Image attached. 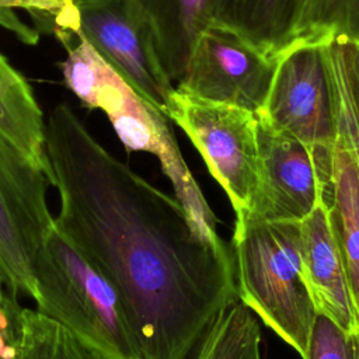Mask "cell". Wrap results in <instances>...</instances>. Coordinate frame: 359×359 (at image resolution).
Listing matches in <instances>:
<instances>
[{"label":"cell","mask_w":359,"mask_h":359,"mask_svg":"<svg viewBox=\"0 0 359 359\" xmlns=\"http://www.w3.org/2000/svg\"><path fill=\"white\" fill-rule=\"evenodd\" d=\"M72 34L84 38L133 90L164 111L175 88L135 0H76Z\"/></svg>","instance_id":"cell-8"},{"label":"cell","mask_w":359,"mask_h":359,"mask_svg":"<svg viewBox=\"0 0 359 359\" xmlns=\"http://www.w3.org/2000/svg\"><path fill=\"white\" fill-rule=\"evenodd\" d=\"M358 359H359V353H358Z\"/></svg>","instance_id":"cell-23"},{"label":"cell","mask_w":359,"mask_h":359,"mask_svg":"<svg viewBox=\"0 0 359 359\" xmlns=\"http://www.w3.org/2000/svg\"><path fill=\"white\" fill-rule=\"evenodd\" d=\"M309 0H208L213 24L226 27L269 57L294 41Z\"/></svg>","instance_id":"cell-12"},{"label":"cell","mask_w":359,"mask_h":359,"mask_svg":"<svg viewBox=\"0 0 359 359\" xmlns=\"http://www.w3.org/2000/svg\"><path fill=\"white\" fill-rule=\"evenodd\" d=\"M276 62L240 34L212 22L199 35L175 88L257 114L266 101Z\"/></svg>","instance_id":"cell-9"},{"label":"cell","mask_w":359,"mask_h":359,"mask_svg":"<svg viewBox=\"0 0 359 359\" xmlns=\"http://www.w3.org/2000/svg\"><path fill=\"white\" fill-rule=\"evenodd\" d=\"M20 359H114L84 342L59 321L22 309Z\"/></svg>","instance_id":"cell-18"},{"label":"cell","mask_w":359,"mask_h":359,"mask_svg":"<svg viewBox=\"0 0 359 359\" xmlns=\"http://www.w3.org/2000/svg\"><path fill=\"white\" fill-rule=\"evenodd\" d=\"M257 114L310 149L327 188L337 123L323 42L296 41L279 55L266 101Z\"/></svg>","instance_id":"cell-6"},{"label":"cell","mask_w":359,"mask_h":359,"mask_svg":"<svg viewBox=\"0 0 359 359\" xmlns=\"http://www.w3.org/2000/svg\"><path fill=\"white\" fill-rule=\"evenodd\" d=\"M230 248L238 297L304 358L317 311L302 273L299 223L236 216Z\"/></svg>","instance_id":"cell-3"},{"label":"cell","mask_w":359,"mask_h":359,"mask_svg":"<svg viewBox=\"0 0 359 359\" xmlns=\"http://www.w3.org/2000/svg\"><path fill=\"white\" fill-rule=\"evenodd\" d=\"M335 34L359 36V0H309L296 41L321 42Z\"/></svg>","instance_id":"cell-19"},{"label":"cell","mask_w":359,"mask_h":359,"mask_svg":"<svg viewBox=\"0 0 359 359\" xmlns=\"http://www.w3.org/2000/svg\"><path fill=\"white\" fill-rule=\"evenodd\" d=\"M163 114L178 125L227 194L236 216L254 209L259 184L257 114L177 88Z\"/></svg>","instance_id":"cell-5"},{"label":"cell","mask_w":359,"mask_h":359,"mask_svg":"<svg viewBox=\"0 0 359 359\" xmlns=\"http://www.w3.org/2000/svg\"><path fill=\"white\" fill-rule=\"evenodd\" d=\"M28 11L35 20L50 21L56 35L69 45L76 0H0V25L15 32L27 43H36L38 32L24 25L13 10Z\"/></svg>","instance_id":"cell-20"},{"label":"cell","mask_w":359,"mask_h":359,"mask_svg":"<svg viewBox=\"0 0 359 359\" xmlns=\"http://www.w3.org/2000/svg\"><path fill=\"white\" fill-rule=\"evenodd\" d=\"M135 1L150 22L167 76L180 83L199 35L212 24L208 0Z\"/></svg>","instance_id":"cell-13"},{"label":"cell","mask_w":359,"mask_h":359,"mask_svg":"<svg viewBox=\"0 0 359 359\" xmlns=\"http://www.w3.org/2000/svg\"><path fill=\"white\" fill-rule=\"evenodd\" d=\"M191 359H261L257 314L238 297L216 317Z\"/></svg>","instance_id":"cell-17"},{"label":"cell","mask_w":359,"mask_h":359,"mask_svg":"<svg viewBox=\"0 0 359 359\" xmlns=\"http://www.w3.org/2000/svg\"><path fill=\"white\" fill-rule=\"evenodd\" d=\"M35 282L38 311L114 359H146L121 293L55 222L36 255Z\"/></svg>","instance_id":"cell-2"},{"label":"cell","mask_w":359,"mask_h":359,"mask_svg":"<svg viewBox=\"0 0 359 359\" xmlns=\"http://www.w3.org/2000/svg\"><path fill=\"white\" fill-rule=\"evenodd\" d=\"M321 42L337 130L359 143V36L335 34Z\"/></svg>","instance_id":"cell-16"},{"label":"cell","mask_w":359,"mask_h":359,"mask_svg":"<svg viewBox=\"0 0 359 359\" xmlns=\"http://www.w3.org/2000/svg\"><path fill=\"white\" fill-rule=\"evenodd\" d=\"M359 335L344 331L332 320L317 314L303 359H358Z\"/></svg>","instance_id":"cell-21"},{"label":"cell","mask_w":359,"mask_h":359,"mask_svg":"<svg viewBox=\"0 0 359 359\" xmlns=\"http://www.w3.org/2000/svg\"><path fill=\"white\" fill-rule=\"evenodd\" d=\"M259 184L248 216L268 222H302L325 195L310 149L257 114ZM244 216V215H243Z\"/></svg>","instance_id":"cell-10"},{"label":"cell","mask_w":359,"mask_h":359,"mask_svg":"<svg viewBox=\"0 0 359 359\" xmlns=\"http://www.w3.org/2000/svg\"><path fill=\"white\" fill-rule=\"evenodd\" d=\"M48 175L0 132V280L34 302L36 255L55 219L46 202Z\"/></svg>","instance_id":"cell-7"},{"label":"cell","mask_w":359,"mask_h":359,"mask_svg":"<svg viewBox=\"0 0 359 359\" xmlns=\"http://www.w3.org/2000/svg\"><path fill=\"white\" fill-rule=\"evenodd\" d=\"M55 224L121 293L146 359H191L238 299L231 248L209 244L170 196L104 149L67 104L45 121Z\"/></svg>","instance_id":"cell-1"},{"label":"cell","mask_w":359,"mask_h":359,"mask_svg":"<svg viewBox=\"0 0 359 359\" xmlns=\"http://www.w3.org/2000/svg\"><path fill=\"white\" fill-rule=\"evenodd\" d=\"M0 132L43 171L52 184L45 150V119L22 74L0 53Z\"/></svg>","instance_id":"cell-14"},{"label":"cell","mask_w":359,"mask_h":359,"mask_svg":"<svg viewBox=\"0 0 359 359\" xmlns=\"http://www.w3.org/2000/svg\"><path fill=\"white\" fill-rule=\"evenodd\" d=\"M299 257L317 314L328 317L348 334L359 335V306L325 198L299 222Z\"/></svg>","instance_id":"cell-11"},{"label":"cell","mask_w":359,"mask_h":359,"mask_svg":"<svg viewBox=\"0 0 359 359\" xmlns=\"http://www.w3.org/2000/svg\"><path fill=\"white\" fill-rule=\"evenodd\" d=\"M22 309L0 280V359H20Z\"/></svg>","instance_id":"cell-22"},{"label":"cell","mask_w":359,"mask_h":359,"mask_svg":"<svg viewBox=\"0 0 359 359\" xmlns=\"http://www.w3.org/2000/svg\"><path fill=\"white\" fill-rule=\"evenodd\" d=\"M86 107L105 112L128 150L154 154L195 230L209 244L227 247L217 233L212 209L181 156L167 116L157 107L133 90L105 60Z\"/></svg>","instance_id":"cell-4"},{"label":"cell","mask_w":359,"mask_h":359,"mask_svg":"<svg viewBox=\"0 0 359 359\" xmlns=\"http://www.w3.org/2000/svg\"><path fill=\"white\" fill-rule=\"evenodd\" d=\"M324 198L359 306V172L353 157L338 136Z\"/></svg>","instance_id":"cell-15"}]
</instances>
